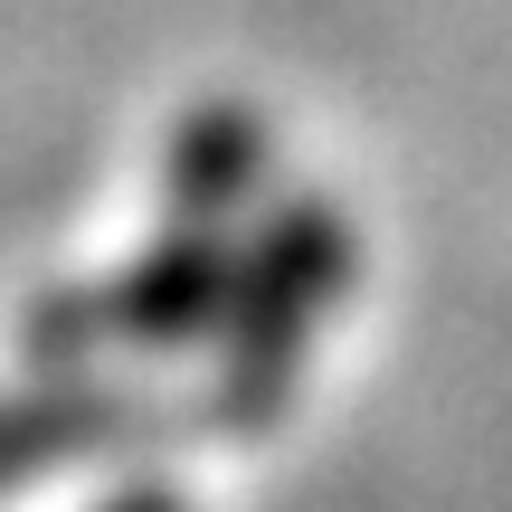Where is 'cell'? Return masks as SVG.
I'll use <instances>...</instances> for the list:
<instances>
[{
  "label": "cell",
  "instance_id": "obj_1",
  "mask_svg": "<svg viewBox=\"0 0 512 512\" xmlns=\"http://www.w3.org/2000/svg\"><path fill=\"white\" fill-rule=\"evenodd\" d=\"M342 256H351V238L323 209H294V219L275 228V247H266V275L228 285V380H219L228 418H266L275 408L304 323L323 313V294L342 285Z\"/></svg>",
  "mask_w": 512,
  "mask_h": 512
},
{
  "label": "cell",
  "instance_id": "obj_2",
  "mask_svg": "<svg viewBox=\"0 0 512 512\" xmlns=\"http://www.w3.org/2000/svg\"><path fill=\"white\" fill-rule=\"evenodd\" d=\"M228 247L219 238H171L152 247L124 285L86 294V304H38L29 313V351H86V342H181L209 313H228Z\"/></svg>",
  "mask_w": 512,
  "mask_h": 512
},
{
  "label": "cell",
  "instance_id": "obj_3",
  "mask_svg": "<svg viewBox=\"0 0 512 512\" xmlns=\"http://www.w3.org/2000/svg\"><path fill=\"white\" fill-rule=\"evenodd\" d=\"M256 162H266V133L247 124V114H190V133H181V152H171V200L181 209H200V219H219V209H238L247 200V181H256Z\"/></svg>",
  "mask_w": 512,
  "mask_h": 512
},
{
  "label": "cell",
  "instance_id": "obj_4",
  "mask_svg": "<svg viewBox=\"0 0 512 512\" xmlns=\"http://www.w3.org/2000/svg\"><path fill=\"white\" fill-rule=\"evenodd\" d=\"M114 512H181V503H171L162 484H143V494H133V503H114Z\"/></svg>",
  "mask_w": 512,
  "mask_h": 512
}]
</instances>
